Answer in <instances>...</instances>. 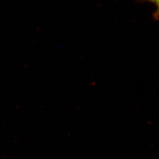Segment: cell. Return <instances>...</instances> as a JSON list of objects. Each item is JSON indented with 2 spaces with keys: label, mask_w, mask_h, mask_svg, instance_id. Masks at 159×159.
Returning a JSON list of instances; mask_svg holds the SVG:
<instances>
[{
  "label": "cell",
  "mask_w": 159,
  "mask_h": 159,
  "mask_svg": "<svg viewBox=\"0 0 159 159\" xmlns=\"http://www.w3.org/2000/svg\"><path fill=\"white\" fill-rule=\"evenodd\" d=\"M154 3L156 4L157 6V9H158V12L159 14V0H155Z\"/></svg>",
  "instance_id": "6da1fadb"
},
{
  "label": "cell",
  "mask_w": 159,
  "mask_h": 159,
  "mask_svg": "<svg viewBox=\"0 0 159 159\" xmlns=\"http://www.w3.org/2000/svg\"><path fill=\"white\" fill-rule=\"evenodd\" d=\"M149 1H150L153 2H155V0H149Z\"/></svg>",
  "instance_id": "7a4b0ae2"
}]
</instances>
